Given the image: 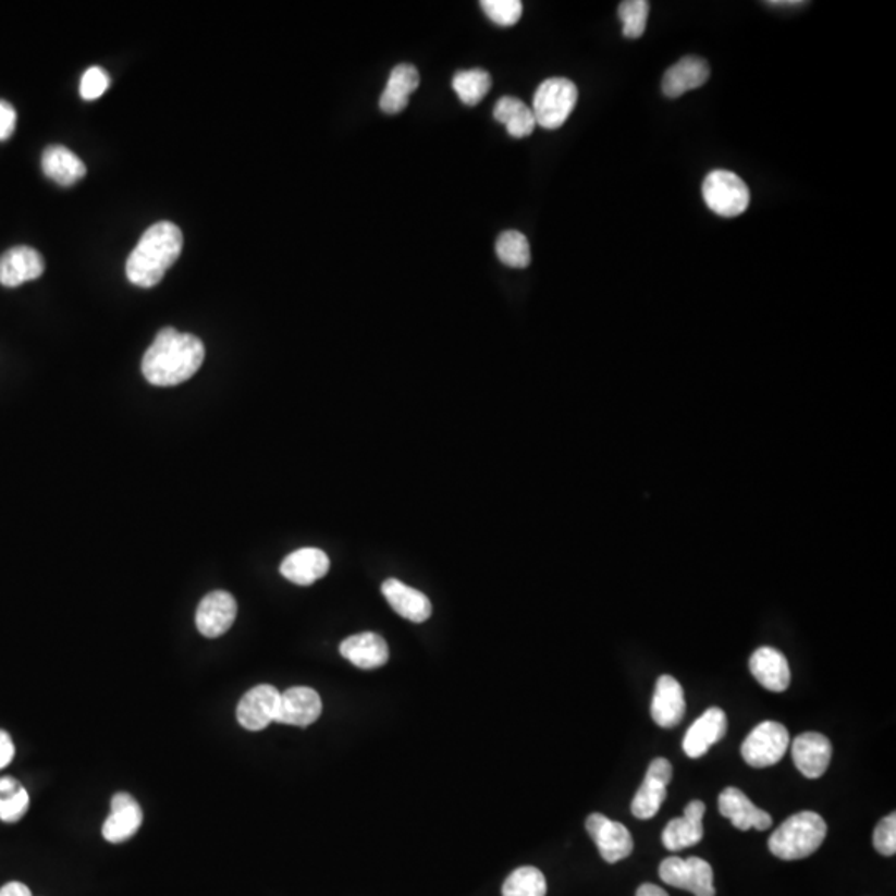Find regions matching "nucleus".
<instances>
[{
    "label": "nucleus",
    "instance_id": "nucleus-1",
    "mask_svg": "<svg viewBox=\"0 0 896 896\" xmlns=\"http://www.w3.org/2000/svg\"><path fill=\"white\" fill-rule=\"evenodd\" d=\"M205 346L196 335L164 328L158 332L142 363V372L151 385L173 388L198 372Z\"/></svg>",
    "mask_w": 896,
    "mask_h": 896
},
{
    "label": "nucleus",
    "instance_id": "nucleus-2",
    "mask_svg": "<svg viewBox=\"0 0 896 896\" xmlns=\"http://www.w3.org/2000/svg\"><path fill=\"white\" fill-rule=\"evenodd\" d=\"M182 251V230L171 221L155 223L145 231L126 259V278L135 286H157Z\"/></svg>",
    "mask_w": 896,
    "mask_h": 896
},
{
    "label": "nucleus",
    "instance_id": "nucleus-3",
    "mask_svg": "<svg viewBox=\"0 0 896 896\" xmlns=\"http://www.w3.org/2000/svg\"><path fill=\"white\" fill-rule=\"evenodd\" d=\"M826 837V823L817 812L803 810L788 817L769 838V850L785 861L802 860L819 850Z\"/></svg>",
    "mask_w": 896,
    "mask_h": 896
},
{
    "label": "nucleus",
    "instance_id": "nucleus-4",
    "mask_svg": "<svg viewBox=\"0 0 896 896\" xmlns=\"http://www.w3.org/2000/svg\"><path fill=\"white\" fill-rule=\"evenodd\" d=\"M578 101V88L565 77L544 81L535 91L533 112L537 126L556 130L569 119Z\"/></svg>",
    "mask_w": 896,
    "mask_h": 896
},
{
    "label": "nucleus",
    "instance_id": "nucleus-5",
    "mask_svg": "<svg viewBox=\"0 0 896 896\" xmlns=\"http://www.w3.org/2000/svg\"><path fill=\"white\" fill-rule=\"evenodd\" d=\"M702 198L717 217L737 218L746 213L750 202L749 186L729 170H714L702 183Z\"/></svg>",
    "mask_w": 896,
    "mask_h": 896
},
{
    "label": "nucleus",
    "instance_id": "nucleus-6",
    "mask_svg": "<svg viewBox=\"0 0 896 896\" xmlns=\"http://www.w3.org/2000/svg\"><path fill=\"white\" fill-rule=\"evenodd\" d=\"M787 727L778 722L765 721L753 727L740 747L744 761L753 769H765L777 764L784 759L788 749Z\"/></svg>",
    "mask_w": 896,
    "mask_h": 896
},
{
    "label": "nucleus",
    "instance_id": "nucleus-7",
    "mask_svg": "<svg viewBox=\"0 0 896 896\" xmlns=\"http://www.w3.org/2000/svg\"><path fill=\"white\" fill-rule=\"evenodd\" d=\"M660 879L666 885L686 889L695 896H715L714 872L702 858H666L661 861Z\"/></svg>",
    "mask_w": 896,
    "mask_h": 896
},
{
    "label": "nucleus",
    "instance_id": "nucleus-8",
    "mask_svg": "<svg viewBox=\"0 0 896 896\" xmlns=\"http://www.w3.org/2000/svg\"><path fill=\"white\" fill-rule=\"evenodd\" d=\"M586 831L607 863H617L633 854L635 842L631 832L623 823L614 822L603 813H591L586 819Z\"/></svg>",
    "mask_w": 896,
    "mask_h": 896
},
{
    "label": "nucleus",
    "instance_id": "nucleus-9",
    "mask_svg": "<svg viewBox=\"0 0 896 896\" xmlns=\"http://www.w3.org/2000/svg\"><path fill=\"white\" fill-rule=\"evenodd\" d=\"M673 778V765L664 757H658L649 764L645 782L636 791L631 803V812L636 819L649 820L660 812L666 800V787Z\"/></svg>",
    "mask_w": 896,
    "mask_h": 896
},
{
    "label": "nucleus",
    "instance_id": "nucleus-10",
    "mask_svg": "<svg viewBox=\"0 0 896 896\" xmlns=\"http://www.w3.org/2000/svg\"><path fill=\"white\" fill-rule=\"evenodd\" d=\"M281 692L269 684L253 687L243 696L236 709L237 722L245 729L258 733L275 721Z\"/></svg>",
    "mask_w": 896,
    "mask_h": 896
},
{
    "label": "nucleus",
    "instance_id": "nucleus-11",
    "mask_svg": "<svg viewBox=\"0 0 896 896\" xmlns=\"http://www.w3.org/2000/svg\"><path fill=\"white\" fill-rule=\"evenodd\" d=\"M236 600L226 591L206 594L196 611V628L206 638H220L236 619Z\"/></svg>",
    "mask_w": 896,
    "mask_h": 896
},
{
    "label": "nucleus",
    "instance_id": "nucleus-12",
    "mask_svg": "<svg viewBox=\"0 0 896 896\" xmlns=\"http://www.w3.org/2000/svg\"><path fill=\"white\" fill-rule=\"evenodd\" d=\"M322 712L321 696L311 687H291L281 692L275 721L290 726L307 727L318 721Z\"/></svg>",
    "mask_w": 896,
    "mask_h": 896
},
{
    "label": "nucleus",
    "instance_id": "nucleus-13",
    "mask_svg": "<svg viewBox=\"0 0 896 896\" xmlns=\"http://www.w3.org/2000/svg\"><path fill=\"white\" fill-rule=\"evenodd\" d=\"M46 271L42 255L30 246H14L0 256V284L5 287L22 286L37 280Z\"/></svg>",
    "mask_w": 896,
    "mask_h": 896
},
{
    "label": "nucleus",
    "instance_id": "nucleus-14",
    "mask_svg": "<svg viewBox=\"0 0 896 896\" xmlns=\"http://www.w3.org/2000/svg\"><path fill=\"white\" fill-rule=\"evenodd\" d=\"M832 742L819 733H803L791 742V759L807 778L825 774L832 761Z\"/></svg>",
    "mask_w": 896,
    "mask_h": 896
},
{
    "label": "nucleus",
    "instance_id": "nucleus-15",
    "mask_svg": "<svg viewBox=\"0 0 896 896\" xmlns=\"http://www.w3.org/2000/svg\"><path fill=\"white\" fill-rule=\"evenodd\" d=\"M719 812L733 822L739 831H768L772 825V817L764 810L753 806L749 797L736 787H727L719 796Z\"/></svg>",
    "mask_w": 896,
    "mask_h": 896
},
{
    "label": "nucleus",
    "instance_id": "nucleus-16",
    "mask_svg": "<svg viewBox=\"0 0 896 896\" xmlns=\"http://www.w3.org/2000/svg\"><path fill=\"white\" fill-rule=\"evenodd\" d=\"M727 734V715L721 708H711L687 729L683 749L687 757L699 759Z\"/></svg>",
    "mask_w": 896,
    "mask_h": 896
},
{
    "label": "nucleus",
    "instance_id": "nucleus-17",
    "mask_svg": "<svg viewBox=\"0 0 896 896\" xmlns=\"http://www.w3.org/2000/svg\"><path fill=\"white\" fill-rule=\"evenodd\" d=\"M686 714V699L683 686L670 674L658 679L654 698L651 702L652 721L663 729H673L679 726Z\"/></svg>",
    "mask_w": 896,
    "mask_h": 896
},
{
    "label": "nucleus",
    "instance_id": "nucleus-18",
    "mask_svg": "<svg viewBox=\"0 0 896 896\" xmlns=\"http://www.w3.org/2000/svg\"><path fill=\"white\" fill-rule=\"evenodd\" d=\"M705 806L701 800H692L684 809L680 819H673L663 832L664 847L670 851H680L684 848L695 847L704 837Z\"/></svg>",
    "mask_w": 896,
    "mask_h": 896
},
{
    "label": "nucleus",
    "instance_id": "nucleus-19",
    "mask_svg": "<svg viewBox=\"0 0 896 896\" xmlns=\"http://www.w3.org/2000/svg\"><path fill=\"white\" fill-rule=\"evenodd\" d=\"M144 822L140 806L130 794L120 791L112 799V812L103 823L101 834L110 844H122L138 832Z\"/></svg>",
    "mask_w": 896,
    "mask_h": 896
},
{
    "label": "nucleus",
    "instance_id": "nucleus-20",
    "mask_svg": "<svg viewBox=\"0 0 896 896\" xmlns=\"http://www.w3.org/2000/svg\"><path fill=\"white\" fill-rule=\"evenodd\" d=\"M749 670L753 679L772 692L787 691L790 686V667L787 658L774 648H759L750 656Z\"/></svg>",
    "mask_w": 896,
    "mask_h": 896
},
{
    "label": "nucleus",
    "instance_id": "nucleus-21",
    "mask_svg": "<svg viewBox=\"0 0 896 896\" xmlns=\"http://www.w3.org/2000/svg\"><path fill=\"white\" fill-rule=\"evenodd\" d=\"M329 556L318 548H300L281 563V575L294 585L309 586L328 575Z\"/></svg>",
    "mask_w": 896,
    "mask_h": 896
},
{
    "label": "nucleus",
    "instance_id": "nucleus-22",
    "mask_svg": "<svg viewBox=\"0 0 896 896\" xmlns=\"http://www.w3.org/2000/svg\"><path fill=\"white\" fill-rule=\"evenodd\" d=\"M709 77H711V69L704 59L684 57L664 74L663 94L667 98L683 97L687 91L702 87Z\"/></svg>",
    "mask_w": 896,
    "mask_h": 896
},
{
    "label": "nucleus",
    "instance_id": "nucleus-23",
    "mask_svg": "<svg viewBox=\"0 0 896 896\" xmlns=\"http://www.w3.org/2000/svg\"><path fill=\"white\" fill-rule=\"evenodd\" d=\"M339 651L342 656L360 670H377L389 661L388 642L376 633L349 636L341 642Z\"/></svg>",
    "mask_w": 896,
    "mask_h": 896
},
{
    "label": "nucleus",
    "instance_id": "nucleus-24",
    "mask_svg": "<svg viewBox=\"0 0 896 896\" xmlns=\"http://www.w3.org/2000/svg\"><path fill=\"white\" fill-rule=\"evenodd\" d=\"M382 594L391 604L395 613L401 614L404 619L412 623H424L432 614V603L426 594L420 593L416 588L404 585L398 579H388L382 585Z\"/></svg>",
    "mask_w": 896,
    "mask_h": 896
},
{
    "label": "nucleus",
    "instance_id": "nucleus-25",
    "mask_svg": "<svg viewBox=\"0 0 896 896\" xmlns=\"http://www.w3.org/2000/svg\"><path fill=\"white\" fill-rule=\"evenodd\" d=\"M420 84L419 71L410 63H401L391 72L384 94L381 97L382 112L388 115L401 113L408 106V97Z\"/></svg>",
    "mask_w": 896,
    "mask_h": 896
},
{
    "label": "nucleus",
    "instance_id": "nucleus-26",
    "mask_svg": "<svg viewBox=\"0 0 896 896\" xmlns=\"http://www.w3.org/2000/svg\"><path fill=\"white\" fill-rule=\"evenodd\" d=\"M42 170L50 180L62 186H71L87 175L84 161L62 145H52L42 155Z\"/></svg>",
    "mask_w": 896,
    "mask_h": 896
},
{
    "label": "nucleus",
    "instance_id": "nucleus-27",
    "mask_svg": "<svg viewBox=\"0 0 896 896\" xmlns=\"http://www.w3.org/2000/svg\"><path fill=\"white\" fill-rule=\"evenodd\" d=\"M493 116L496 122L505 125L506 132L513 138H527L537 128L533 112L520 98H500L493 109Z\"/></svg>",
    "mask_w": 896,
    "mask_h": 896
},
{
    "label": "nucleus",
    "instance_id": "nucleus-28",
    "mask_svg": "<svg viewBox=\"0 0 896 896\" xmlns=\"http://www.w3.org/2000/svg\"><path fill=\"white\" fill-rule=\"evenodd\" d=\"M452 88L461 98L462 103L475 107L489 95L492 88V77L489 72L481 71V69L458 72L452 81Z\"/></svg>",
    "mask_w": 896,
    "mask_h": 896
},
{
    "label": "nucleus",
    "instance_id": "nucleus-29",
    "mask_svg": "<svg viewBox=\"0 0 896 896\" xmlns=\"http://www.w3.org/2000/svg\"><path fill=\"white\" fill-rule=\"evenodd\" d=\"M495 249L500 261L508 268L525 269L530 266V243L520 231H505L500 234Z\"/></svg>",
    "mask_w": 896,
    "mask_h": 896
},
{
    "label": "nucleus",
    "instance_id": "nucleus-30",
    "mask_svg": "<svg viewBox=\"0 0 896 896\" xmlns=\"http://www.w3.org/2000/svg\"><path fill=\"white\" fill-rule=\"evenodd\" d=\"M503 896H547V880L535 867L516 869L503 883Z\"/></svg>",
    "mask_w": 896,
    "mask_h": 896
},
{
    "label": "nucleus",
    "instance_id": "nucleus-31",
    "mask_svg": "<svg viewBox=\"0 0 896 896\" xmlns=\"http://www.w3.org/2000/svg\"><path fill=\"white\" fill-rule=\"evenodd\" d=\"M623 22V36L639 39L648 27L649 2L646 0H625L617 9Z\"/></svg>",
    "mask_w": 896,
    "mask_h": 896
},
{
    "label": "nucleus",
    "instance_id": "nucleus-32",
    "mask_svg": "<svg viewBox=\"0 0 896 896\" xmlns=\"http://www.w3.org/2000/svg\"><path fill=\"white\" fill-rule=\"evenodd\" d=\"M480 5L490 21L502 27H512L524 14V4L520 0H483Z\"/></svg>",
    "mask_w": 896,
    "mask_h": 896
},
{
    "label": "nucleus",
    "instance_id": "nucleus-33",
    "mask_svg": "<svg viewBox=\"0 0 896 896\" xmlns=\"http://www.w3.org/2000/svg\"><path fill=\"white\" fill-rule=\"evenodd\" d=\"M873 845L879 854L893 857L896 854V813L892 812L880 820L873 832Z\"/></svg>",
    "mask_w": 896,
    "mask_h": 896
},
{
    "label": "nucleus",
    "instance_id": "nucleus-34",
    "mask_svg": "<svg viewBox=\"0 0 896 896\" xmlns=\"http://www.w3.org/2000/svg\"><path fill=\"white\" fill-rule=\"evenodd\" d=\"M110 87V77L100 66H90L81 81V95L85 100H95L106 94Z\"/></svg>",
    "mask_w": 896,
    "mask_h": 896
},
{
    "label": "nucleus",
    "instance_id": "nucleus-35",
    "mask_svg": "<svg viewBox=\"0 0 896 896\" xmlns=\"http://www.w3.org/2000/svg\"><path fill=\"white\" fill-rule=\"evenodd\" d=\"M28 803H30V799H28V791L25 788H22L9 799H0V820L17 822L27 812Z\"/></svg>",
    "mask_w": 896,
    "mask_h": 896
},
{
    "label": "nucleus",
    "instance_id": "nucleus-36",
    "mask_svg": "<svg viewBox=\"0 0 896 896\" xmlns=\"http://www.w3.org/2000/svg\"><path fill=\"white\" fill-rule=\"evenodd\" d=\"M17 125V113L9 101L0 100V142L9 140Z\"/></svg>",
    "mask_w": 896,
    "mask_h": 896
},
{
    "label": "nucleus",
    "instance_id": "nucleus-37",
    "mask_svg": "<svg viewBox=\"0 0 896 896\" xmlns=\"http://www.w3.org/2000/svg\"><path fill=\"white\" fill-rule=\"evenodd\" d=\"M14 753L15 747L12 744L11 736L5 731H0V769L11 764Z\"/></svg>",
    "mask_w": 896,
    "mask_h": 896
},
{
    "label": "nucleus",
    "instance_id": "nucleus-38",
    "mask_svg": "<svg viewBox=\"0 0 896 896\" xmlns=\"http://www.w3.org/2000/svg\"><path fill=\"white\" fill-rule=\"evenodd\" d=\"M22 788L24 787H22L21 782L15 781L14 777L0 778V799H9Z\"/></svg>",
    "mask_w": 896,
    "mask_h": 896
},
{
    "label": "nucleus",
    "instance_id": "nucleus-39",
    "mask_svg": "<svg viewBox=\"0 0 896 896\" xmlns=\"http://www.w3.org/2000/svg\"><path fill=\"white\" fill-rule=\"evenodd\" d=\"M0 896H32L24 883L11 882L0 888Z\"/></svg>",
    "mask_w": 896,
    "mask_h": 896
},
{
    "label": "nucleus",
    "instance_id": "nucleus-40",
    "mask_svg": "<svg viewBox=\"0 0 896 896\" xmlns=\"http://www.w3.org/2000/svg\"><path fill=\"white\" fill-rule=\"evenodd\" d=\"M636 896H670L667 892H664L661 886L652 885V883H642L639 886L638 892H636Z\"/></svg>",
    "mask_w": 896,
    "mask_h": 896
},
{
    "label": "nucleus",
    "instance_id": "nucleus-41",
    "mask_svg": "<svg viewBox=\"0 0 896 896\" xmlns=\"http://www.w3.org/2000/svg\"><path fill=\"white\" fill-rule=\"evenodd\" d=\"M803 2H769L772 8H787V5H802Z\"/></svg>",
    "mask_w": 896,
    "mask_h": 896
}]
</instances>
